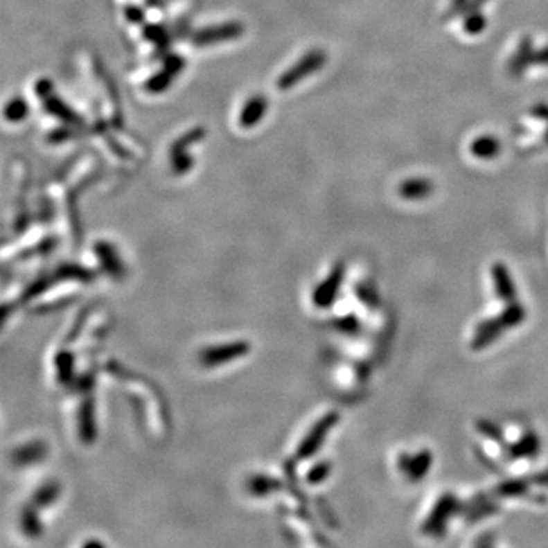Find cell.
Wrapping results in <instances>:
<instances>
[{"instance_id":"obj_15","label":"cell","mask_w":548,"mask_h":548,"mask_svg":"<svg viewBox=\"0 0 548 548\" xmlns=\"http://www.w3.org/2000/svg\"><path fill=\"white\" fill-rule=\"evenodd\" d=\"M71 137H73V134H72V131H71V130H67V128H58V130H55V131H52L51 136H49V141H51L52 143H60V142L67 141V139H71Z\"/></svg>"},{"instance_id":"obj_6","label":"cell","mask_w":548,"mask_h":548,"mask_svg":"<svg viewBox=\"0 0 548 548\" xmlns=\"http://www.w3.org/2000/svg\"><path fill=\"white\" fill-rule=\"evenodd\" d=\"M28 113H29V105L25 99L20 96L12 98L5 107V119L12 122V123H17V122L25 119Z\"/></svg>"},{"instance_id":"obj_14","label":"cell","mask_w":548,"mask_h":548,"mask_svg":"<svg viewBox=\"0 0 548 548\" xmlns=\"http://www.w3.org/2000/svg\"><path fill=\"white\" fill-rule=\"evenodd\" d=\"M125 17L131 23H142L143 21V12L141 8L134 5H130L125 8Z\"/></svg>"},{"instance_id":"obj_2","label":"cell","mask_w":548,"mask_h":548,"mask_svg":"<svg viewBox=\"0 0 548 548\" xmlns=\"http://www.w3.org/2000/svg\"><path fill=\"white\" fill-rule=\"evenodd\" d=\"M245 28L242 26V23L239 21H227L222 23V25H215V26H207L197 30L192 37V43L195 46H212L218 43H226L230 40H236V38L241 37L244 34Z\"/></svg>"},{"instance_id":"obj_13","label":"cell","mask_w":548,"mask_h":548,"mask_svg":"<svg viewBox=\"0 0 548 548\" xmlns=\"http://www.w3.org/2000/svg\"><path fill=\"white\" fill-rule=\"evenodd\" d=\"M52 89H53L52 87V81L46 80V78L40 80L35 84V94L40 96L42 99H46L48 96H51L52 95Z\"/></svg>"},{"instance_id":"obj_7","label":"cell","mask_w":548,"mask_h":548,"mask_svg":"<svg viewBox=\"0 0 548 548\" xmlns=\"http://www.w3.org/2000/svg\"><path fill=\"white\" fill-rule=\"evenodd\" d=\"M493 277H495L498 294L504 300H512L515 297V288L511 279H509L506 268L503 265H495V268H493Z\"/></svg>"},{"instance_id":"obj_8","label":"cell","mask_w":548,"mask_h":548,"mask_svg":"<svg viewBox=\"0 0 548 548\" xmlns=\"http://www.w3.org/2000/svg\"><path fill=\"white\" fill-rule=\"evenodd\" d=\"M204 137V130L202 127H197V128H192L189 130L188 133H184L183 136H180L177 141L173 143L171 146V154H177V152H183L188 150V146H191L192 143H197L202 141Z\"/></svg>"},{"instance_id":"obj_5","label":"cell","mask_w":548,"mask_h":548,"mask_svg":"<svg viewBox=\"0 0 548 548\" xmlns=\"http://www.w3.org/2000/svg\"><path fill=\"white\" fill-rule=\"evenodd\" d=\"M44 101V110L48 112L49 114H52L53 118H58L61 121H64L66 123H71V125H81L82 119L80 114H76L71 107L67 104H64L61 99H58L57 96H48Z\"/></svg>"},{"instance_id":"obj_9","label":"cell","mask_w":548,"mask_h":548,"mask_svg":"<svg viewBox=\"0 0 548 548\" xmlns=\"http://www.w3.org/2000/svg\"><path fill=\"white\" fill-rule=\"evenodd\" d=\"M430 463H431L430 454L428 452H422L410 463L408 472L412 474L413 478H421L423 474H425V470H428Z\"/></svg>"},{"instance_id":"obj_11","label":"cell","mask_w":548,"mask_h":548,"mask_svg":"<svg viewBox=\"0 0 548 548\" xmlns=\"http://www.w3.org/2000/svg\"><path fill=\"white\" fill-rule=\"evenodd\" d=\"M143 35H145V38H148V40H151L154 43H159V44H163V42L168 38L166 29L161 25H148V26H145Z\"/></svg>"},{"instance_id":"obj_4","label":"cell","mask_w":548,"mask_h":548,"mask_svg":"<svg viewBox=\"0 0 548 548\" xmlns=\"http://www.w3.org/2000/svg\"><path fill=\"white\" fill-rule=\"evenodd\" d=\"M268 109V101L264 95H254L242 107L241 113H239V127L241 128H253L256 127L264 118Z\"/></svg>"},{"instance_id":"obj_12","label":"cell","mask_w":548,"mask_h":548,"mask_svg":"<svg viewBox=\"0 0 548 548\" xmlns=\"http://www.w3.org/2000/svg\"><path fill=\"white\" fill-rule=\"evenodd\" d=\"M535 450H538V440L535 437H529V439H524L522 442L515 448V455H527L530 452H535Z\"/></svg>"},{"instance_id":"obj_16","label":"cell","mask_w":548,"mask_h":548,"mask_svg":"<svg viewBox=\"0 0 548 548\" xmlns=\"http://www.w3.org/2000/svg\"><path fill=\"white\" fill-rule=\"evenodd\" d=\"M480 430L483 431L484 434H489V436H495V437H498V430L495 428V425H492V423H481L480 425Z\"/></svg>"},{"instance_id":"obj_10","label":"cell","mask_w":548,"mask_h":548,"mask_svg":"<svg viewBox=\"0 0 548 548\" xmlns=\"http://www.w3.org/2000/svg\"><path fill=\"white\" fill-rule=\"evenodd\" d=\"M332 421H334V419H332V416H330V418H328L325 422L321 423V425H320L317 430L314 431L312 436H311V439L308 440L306 445H305V450H306V451H305V455L311 454V452H312V450H314L315 443L319 445V443L321 442V437H323V434L326 433V430H328V428H330V425H332Z\"/></svg>"},{"instance_id":"obj_1","label":"cell","mask_w":548,"mask_h":548,"mask_svg":"<svg viewBox=\"0 0 548 548\" xmlns=\"http://www.w3.org/2000/svg\"><path fill=\"white\" fill-rule=\"evenodd\" d=\"M325 63V57L319 51H314L306 53L305 57L300 58L294 66H291L288 71H285L276 81V87L279 90H290L296 86L297 82L302 81L306 76H310L312 72L319 71V69Z\"/></svg>"},{"instance_id":"obj_3","label":"cell","mask_w":548,"mask_h":548,"mask_svg":"<svg viewBox=\"0 0 548 548\" xmlns=\"http://www.w3.org/2000/svg\"><path fill=\"white\" fill-rule=\"evenodd\" d=\"M183 67H184V58L179 55H171L165 61L163 69L156 75H152L151 78L145 82V90L151 95L163 94V91L171 86L173 81L175 80V76L182 72Z\"/></svg>"}]
</instances>
